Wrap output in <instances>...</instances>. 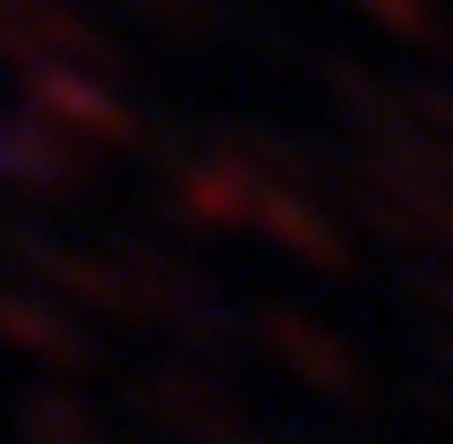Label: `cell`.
<instances>
[{"instance_id":"3","label":"cell","mask_w":453,"mask_h":444,"mask_svg":"<svg viewBox=\"0 0 453 444\" xmlns=\"http://www.w3.org/2000/svg\"><path fill=\"white\" fill-rule=\"evenodd\" d=\"M0 325H9L18 342H43V350H60V359H77V333L51 325V317H26V299H0Z\"/></svg>"},{"instance_id":"5","label":"cell","mask_w":453,"mask_h":444,"mask_svg":"<svg viewBox=\"0 0 453 444\" xmlns=\"http://www.w3.org/2000/svg\"><path fill=\"white\" fill-rule=\"evenodd\" d=\"M137 9H146L154 26H172V34H197L205 26V0H137Z\"/></svg>"},{"instance_id":"2","label":"cell","mask_w":453,"mask_h":444,"mask_svg":"<svg viewBox=\"0 0 453 444\" xmlns=\"http://www.w3.org/2000/svg\"><path fill=\"white\" fill-rule=\"evenodd\" d=\"M0 163H9V180H26V188H77V180H86V163H77V154L35 146V137H26V128H9V120H0Z\"/></svg>"},{"instance_id":"1","label":"cell","mask_w":453,"mask_h":444,"mask_svg":"<svg viewBox=\"0 0 453 444\" xmlns=\"http://www.w3.org/2000/svg\"><path fill=\"white\" fill-rule=\"evenodd\" d=\"M26 95L43 103V120H77V128H95L103 146H128V137H137V120H128V111H111V103H103L86 77H69V69H35V86H26Z\"/></svg>"},{"instance_id":"4","label":"cell","mask_w":453,"mask_h":444,"mask_svg":"<svg viewBox=\"0 0 453 444\" xmlns=\"http://www.w3.org/2000/svg\"><path fill=\"white\" fill-rule=\"evenodd\" d=\"M368 18H385L394 34H411V43H436V18H428V0H359Z\"/></svg>"}]
</instances>
